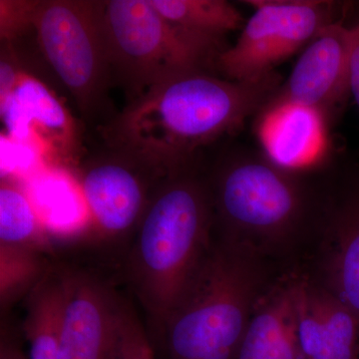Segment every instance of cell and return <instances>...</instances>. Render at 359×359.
<instances>
[{
    "label": "cell",
    "instance_id": "obj_14",
    "mask_svg": "<svg viewBox=\"0 0 359 359\" xmlns=\"http://www.w3.org/2000/svg\"><path fill=\"white\" fill-rule=\"evenodd\" d=\"M257 116L259 139L269 159L299 171L316 159L323 144V116L294 106L264 110Z\"/></svg>",
    "mask_w": 359,
    "mask_h": 359
},
{
    "label": "cell",
    "instance_id": "obj_15",
    "mask_svg": "<svg viewBox=\"0 0 359 359\" xmlns=\"http://www.w3.org/2000/svg\"><path fill=\"white\" fill-rule=\"evenodd\" d=\"M61 275H48L27 295L23 332L28 359H61L59 325L62 313Z\"/></svg>",
    "mask_w": 359,
    "mask_h": 359
},
{
    "label": "cell",
    "instance_id": "obj_12",
    "mask_svg": "<svg viewBox=\"0 0 359 359\" xmlns=\"http://www.w3.org/2000/svg\"><path fill=\"white\" fill-rule=\"evenodd\" d=\"M325 287L359 320V175L347 184L327 217Z\"/></svg>",
    "mask_w": 359,
    "mask_h": 359
},
{
    "label": "cell",
    "instance_id": "obj_10",
    "mask_svg": "<svg viewBox=\"0 0 359 359\" xmlns=\"http://www.w3.org/2000/svg\"><path fill=\"white\" fill-rule=\"evenodd\" d=\"M353 41L354 25L339 20L323 27L304 47L287 81L263 111L294 106L330 120L351 95L349 65Z\"/></svg>",
    "mask_w": 359,
    "mask_h": 359
},
{
    "label": "cell",
    "instance_id": "obj_19",
    "mask_svg": "<svg viewBox=\"0 0 359 359\" xmlns=\"http://www.w3.org/2000/svg\"><path fill=\"white\" fill-rule=\"evenodd\" d=\"M311 299L325 327L330 359H359V320L323 287L309 285Z\"/></svg>",
    "mask_w": 359,
    "mask_h": 359
},
{
    "label": "cell",
    "instance_id": "obj_6",
    "mask_svg": "<svg viewBox=\"0 0 359 359\" xmlns=\"http://www.w3.org/2000/svg\"><path fill=\"white\" fill-rule=\"evenodd\" d=\"M33 30L44 60L76 104L82 119L96 129L117 112L104 30L102 1L37 0Z\"/></svg>",
    "mask_w": 359,
    "mask_h": 359
},
{
    "label": "cell",
    "instance_id": "obj_4",
    "mask_svg": "<svg viewBox=\"0 0 359 359\" xmlns=\"http://www.w3.org/2000/svg\"><path fill=\"white\" fill-rule=\"evenodd\" d=\"M302 172L257 153L238 151L219 158L205 174L218 238L261 254L292 241L316 208Z\"/></svg>",
    "mask_w": 359,
    "mask_h": 359
},
{
    "label": "cell",
    "instance_id": "obj_13",
    "mask_svg": "<svg viewBox=\"0 0 359 359\" xmlns=\"http://www.w3.org/2000/svg\"><path fill=\"white\" fill-rule=\"evenodd\" d=\"M237 359H306L297 339L295 282L259 299Z\"/></svg>",
    "mask_w": 359,
    "mask_h": 359
},
{
    "label": "cell",
    "instance_id": "obj_5",
    "mask_svg": "<svg viewBox=\"0 0 359 359\" xmlns=\"http://www.w3.org/2000/svg\"><path fill=\"white\" fill-rule=\"evenodd\" d=\"M102 15L113 81L127 102L184 71L215 72L228 48L172 25L150 0H104Z\"/></svg>",
    "mask_w": 359,
    "mask_h": 359
},
{
    "label": "cell",
    "instance_id": "obj_8",
    "mask_svg": "<svg viewBox=\"0 0 359 359\" xmlns=\"http://www.w3.org/2000/svg\"><path fill=\"white\" fill-rule=\"evenodd\" d=\"M97 237L118 240L135 233L165 175L138 156L103 144L73 170Z\"/></svg>",
    "mask_w": 359,
    "mask_h": 359
},
{
    "label": "cell",
    "instance_id": "obj_20",
    "mask_svg": "<svg viewBox=\"0 0 359 359\" xmlns=\"http://www.w3.org/2000/svg\"><path fill=\"white\" fill-rule=\"evenodd\" d=\"M120 359H156L145 328L134 309L125 302L120 321Z\"/></svg>",
    "mask_w": 359,
    "mask_h": 359
},
{
    "label": "cell",
    "instance_id": "obj_22",
    "mask_svg": "<svg viewBox=\"0 0 359 359\" xmlns=\"http://www.w3.org/2000/svg\"><path fill=\"white\" fill-rule=\"evenodd\" d=\"M349 84L351 94L359 108V20L354 25V41L349 65Z\"/></svg>",
    "mask_w": 359,
    "mask_h": 359
},
{
    "label": "cell",
    "instance_id": "obj_1",
    "mask_svg": "<svg viewBox=\"0 0 359 359\" xmlns=\"http://www.w3.org/2000/svg\"><path fill=\"white\" fill-rule=\"evenodd\" d=\"M280 86L276 73L263 81L238 82L211 71H184L127 102L97 130L105 145L169 175L199 162L203 149L259 115Z\"/></svg>",
    "mask_w": 359,
    "mask_h": 359
},
{
    "label": "cell",
    "instance_id": "obj_9",
    "mask_svg": "<svg viewBox=\"0 0 359 359\" xmlns=\"http://www.w3.org/2000/svg\"><path fill=\"white\" fill-rule=\"evenodd\" d=\"M6 134L32 141L50 164L74 170L86 155L81 126L55 92L25 66L11 93L0 100Z\"/></svg>",
    "mask_w": 359,
    "mask_h": 359
},
{
    "label": "cell",
    "instance_id": "obj_17",
    "mask_svg": "<svg viewBox=\"0 0 359 359\" xmlns=\"http://www.w3.org/2000/svg\"><path fill=\"white\" fill-rule=\"evenodd\" d=\"M0 244L41 252L49 245L46 228L29 196L20 184L6 177L0 183Z\"/></svg>",
    "mask_w": 359,
    "mask_h": 359
},
{
    "label": "cell",
    "instance_id": "obj_7",
    "mask_svg": "<svg viewBox=\"0 0 359 359\" xmlns=\"http://www.w3.org/2000/svg\"><path fill=\"white\" fill-rule=\"evenodd\" d=\"M254 14L236 43L217 61V71L233 81L259 82L304 48L325 26L334 22L339 4L323 0H250Z\"/></svg>",
    "mask_w": 359,
    "mask_h": 359
},
{
    "label": "cell",
    "instance_id": "obj_23",
    "mask_svg": "<svg viewBox=\"0 0 359 359\" xmlns=\"http://www.w3.org/2000/svg\"><path fill=\"white\" fill-rule=\"evenodd\" d=\"M0 359H28L20 346L6 337H1L0 342Z\"/></svg>",
    "mask_w": 359,
    "mask_h": 359
},
{
    "label": "cell",
    "instance_id": "obj_21",
    "mask_svg": "<svg viewBox=\"0 0 359 359\" xmlns=\"http://www.w3.org/2000/svg\"><path fill=\"white\" fill-rule=\"evenodd\" d=\"M37 0H0V39L1 42H16L32 21Z\"/></svg>",
    "mask_w": 359,
    "mask_h": 359
},
{
    "label": "cell",
    "instance_id": "obj_2",
    "mask_svg": "<svg viewBox=\"0 0 359 359\" xmlns=\"http://www.w3.org/2000/svg\"><path fill=\"white\" fill-rule=\"evenodd\" d=\"M212 233L211 193L201 161L165 177L127 261L132 290L159 334L211 250Z\"/></svg>",
    "mask_w": 359,
    "mask_h": 359
},
{
    "label": "cell",
    "instance_id": "obj_16",
    "mask_svg": "<svg viewBox=\"0 0 359 359\" xmlns=\"http://www.w3.org/2000/svg\"><path fill=\"white\" fill-rule=\"evenodd\" d=\"M152 6L172 25L186 32L222 42L229 32L243 28L244 18L224 0H150Z\"/></svg>",
    "mask_w": 359,
    "mask_h": 359
},
{
    "label": "cell",
    "instance_id": "obj_18",
    "mask_svg": "<svg viewBox=\"0 0 359 359\" xmlns=\"http://www.w3.org/2000/svg\"><path fill=\"white\" fill-rule=\"evenodd\" d=\"M43 252L32 248L0 244V302L2 311L29 294L48 275Z\"/></svg>",
    "mask_w": 359,
    "mask_h": 359
},
{
    "label": "cell",
    "instance_id": "obj_11",
    "mask_svg": "<svg viewBox=\"0 0 359 359\" xmlns=\"http://www.w3.org/2000/svg\"><path fill=\"white\" fill-rule=\"evenodd\" d=\"M61 359H120L123 301L96 278L81 273L61 275Z\"/></svg>",
    "mask_w": 359,
    "mask_h": 359
},
{
    "label": "cell",
    "instance_id": "obj_3",
    "mask_svg": "<svg viewBox=\"0 0 359 359\" xmlns=\"http://www.w3.org/2000/svg\"><path fill=\"white\" fill-rule=\"evenodd\" d=\"M262 254L217 238L162 330L170 359H237L263 297Z\"/></svg>",
    "mask_w": 359,
    "mask_h": 359
}]
</instances>
